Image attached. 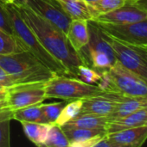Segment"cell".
<instances>
[{
  "instance_id": "cell-17",
  "label": "cell",
  "mask_w": 147,
  "mask_h": 147,
  "mask_svg": "<svg viewBox=\"0 0 147 147\" xmlns=\"http://www.w3.org/2000/svg\"><path fill=\"white\" fill-rule=\"evenodd\" d=\"M107 122V116H101L96 115H79L62 127L88 129H105Z\"/></svg>"
},
{
  "instance_id": "cell-10",
  "label": "cell",
  "mask_w": 147,
  "mask_h": 147,
  "mask_svg": "<svg viewBox=\"0 0 147 147\" xmlns=\"http://www.w3.org/2000/svg\"><path fill=\"white\" fill-rule=\"evenodd\" d=\"M147 18V9L128 0L126 3L114 10L101 14L93 19L98 22L126 24L133 23L146 20Z\"/></svg>"
},
{
  "instance_id": "cell-38",
  "label": "cell",
  "mask_w": 147,
  "mask_h": 147,
  "mask_svg": "<svg viewBox=\"0 0 147 147\" xmlns=\"http://www.w3.org/2000/svg\"><path fill=\"white\" fill-rule=\"evenodd\" d=\"M2 89H5V87H3V86L0 84V90H2Z\"/></svg>"
},
{
  "instance_id": "cell-25",
  "label": "cell",
  "mask_w": 147,
  "mask_h": 147,
  "mask_svg": "<svg viewBox=\"0 0 147 147\" xmlns=\"http://www.w3.org/2000/svg\"><path fill=\"white\" fill-rule=\"evenodd\" d=\"M65 101L60 102H53L49 104H42V110L45 117L46 122L49 124H54L57 120L61 111L65 106Z\"/></svg>"
},
{
  "instance_id": "cell-18",
  "label": "cell",
  "mask_w": 147,
  "mask_h": 147,
  "mask_svg": "<svg viewBox=\"0 0 147 147\" xmlns=\"http://www.w3.org/2000/svg\"><path fill=\"white\" fill-rule=\"evenodd\" d=\"M21 124L27 138L36 146H43L52 124L27 121H22Z\"/></svg>"
},
{
  "instance_id": "cell-16",
  "label": "cell",
  "mask_w": 147,
  "mask_h": 147,
  "mask_svg": "<svg viewBox=\"0 0 147 147\" xmlns=\"http://www.w3.org/2000/svg\"><path fill=\"white\" fill-rule=\"evenodd\" d=\"M146 107H147V97L128 96L121 94L114 111L109 116H107L108 121L125 117Z\"/></svg>"
},
{
  "instance_id": "cell-23",
  "label": "cell",
  "mask_w": 147,
  "mask_h": 147,
  "mask_svg": "<svg viewBox=\"0 0 147 147\" xmlns=\"http://www.w3.org/2000/svg\"><path fill=\"white\" fill-rule=\"evenodd\" d=\"M43 146L47 147H67L68 146V140L62 128V127L52 124L49 129L47 140Z\"/></svg>"
},
{
  "instance_id": "cell-28",
  "label": "cell",
  "mask_w": 147,
  "mask_h": 147,
  "mask_svg": "<svg viewBox=\"0 0 147 147\" xmlns=\"http://www.w3.org/2000/svg\"><path fill=\"white\" fill-rule=\"evenodd\" d=\"M0 30L4 31L14 38V30L11 26L10 18L7 15L6 10L3 8V3L0 2Z\"/></svg>"
},
{
  "instance_id": "cell-30",
  "label": "cell",
  "mask_w": 147,
  "mask_h": 147,
  "mask_svg": "<svg viewBox=\"0 0 147 147\" xmlns=\"http://www.w3.org/2000/svg\"><path fill=\"white\" fill-rule=\"evenodd\" d=\"M13 117V110L9 109L8 107L0 109V120L4 119H11Z\"/></svg>"
},
{
  "instance_id": "cell-31",
  "label": "cell",
  "mask_w": 147,
  "mask_h": 147,
  "mask_svg": "<svg viewBox=\"0 0 147 147\" xmlns=\"http://www.w3.org/2000/svg\"><path fill=\"white\" fill-rule=\"evenodd\" d=\"M94 147H114L113 145L108 140L107 137V134L95 145Z\"/></svg>"
},
{
  "instance_id": "cell-36",
  "label": "cell",
  "mask_w": 147,
  "mask_h": 147,
  "mask_svg": "<svg viewBox=\"0 0 147 147\" xmlns=\"http://www.w3.org/2000/svg\"><path fill=\"white\" fill-rule=\"evenodd\" d=\"M2 3H15V0H0Z\"/></svg>"
},
{
  "instance_id": "cell-1",
  "label": "cell",
  "mask_w": 147,
  "mask_h": 147,
  "mask_svg": "<svg viewBox=\"0 0 147 147\" xmlns=\"http://www.w3.org/2000/svg\"><path fill=\"white\" fill-rule=\"evenodd\" d=\"M18 12L26 24L33 31L43 47L76 78L77 69L84 65L80 54L69 43L67 36L52 23L37 15L27 5L17 6Z\"/></svg>"
},
{
  "instance_id": "cell-7",
  "label": "cell",
  "mask_w": 147,
  "mask_h": 147,
  "mask_svg": "<svg viewBox=\"0 0 147 147\" xmlns=\"http://www.w3.org/2000/svg\"><path fill=\"white\" fill-rule=\"evenodd\" d=\"M93 22L105 34L121 42L147 47V18L140 22L126 24Z\"/></svg>"
},
{
  "instance_id": "cell-5",
  "label": "cell",
  "mask_w": 147,
  "mask_h": 147,
  "mask_svg": "<svg viewBox=\"0 0 147 147\" xmlns=\"http://www.w3.org/2000/svg\"><path fill=\"white\" fill-rule=\"evenodd\" d=\"M105 34L117 60L147 83V47L126 44Z\"/></svg>"
},
{
  "instance_id": "cell-20",
  "label": "cell",
  "mask_w": 147,
  "mask_h": 147,
  "mask_svg": "<svg viewBox=\"0 0 147 147\" xmlns=\"http://www.w3.org/2000/svg\"><path fill=\"white\" fill-rule=\"evenodd\" d=\"M12 119L20 122H36V123H47L43 115L41 104L28 106L13 110Z\"/></svg>"
},
{
  "instance_id": "cell-2",
  "label": "cell",
  "mask_w": 147,
  "mask_h": 147,
  "mask_svg": "<svg viewBox=\"0 0 147 147\" xmlns=\"http://www.w3.org/2000/svg\"><path fill=\"white\" fill-rule=\"evenodd\" d=\"M14 30V39L22 51L32 53L57 76H69L67 68L56 60L41 44L30 28L20 16L15 3H3Z\"/></svg>"
},
{
  "instance_id": "cell-13",
  "label": "cell",
  "mask_w": 147,
  "mask_h": 147,
  "mask_svg": "<svg viewBox=\"0 0 147 147\" xmlns=\"http://www.w3.org/2000/svg\"><path fill=\"white\" fill-rule=\"evenodd\" d=\"M114 147H139L147 140V126L135 127L113 134H107Z\"/></svg>"
},
{
  "instance_id": "cell-26",
  "label": "cell",
  "mask_w": 147,
  "mask_h": 147,
  "mask_svg": "<svg viewBox=\"0 0 147 147\" xmlns=\"http://www.w3.org/2000/svg\"><path fill=\"white\" fill-rule=\"evenodd\" d=\"M22 51L18 47L16 40L5 33L0 30V55H6Z\"/></svg>"
},
{
  "instance_id": "cell-19",
  "label": "cell",
  "mask_w": 147,
  "mask_h": 147,
  "mask_svg": "<svg viewBox=\"0 0 147 147\" xmlns=\"http://www.w3.org/2000/svg\"><path fill=\"white\" fill-rule=\"evenodd\" d=\"M71 20H92L88 3L84 0H58Z\"/></svg>"
},
{
  "instance_id": "cell-15",
  "label": "cell",
  "mask_w": 147,
  "mask_h": 147,
  "mask_svg": "<svg viewBox=\"0 0 147 147\" xmlns=\"http://www.w3.org/2000/svg\"><path fill=\"white\" fill-rule=\"evenodd\" d=\"M67 38L73 48L79 53L89 41L88 21L72 20L68 27Z\"/></svg>"
},
{
  "instance_id": "cell-22",
  "label": "cell",
  "mask_w": 147,
  "mask_h": 147,
  "mask_svg": "<svg viewBox=\"0 0 147 147\" xmlns=\"http://www.w3.org/2000/svg\"><path fill=\"white\" fill-rule=\"evenodd\" d=\"M82 102H83L82 99H77V100L71 101L68 104H65V106L63 107L62 110L61 111L57 120L55 121V122L54 124H56V125L62 127V126L65 125L67 122H68L69 121L75 118L81 111Z\"/></svg>"
},
{
  "instance_id": "cell-37",
  "label": "cell",
  "mask_w": 147,
  "mask_h": 147,
  "mask_svg": "<svg viewBox=\"0 0 147 147\" xmlns=\"http://www.w3.org/2000/svg\"><path fill=\"white\" fill-rule=\"evenodd\" d=\"M87 3H93V2H95L97 0H84Z\"/></svg>"
},
{
  "instance_id": "cell-40",
  "label": "cell",
  "mask_w": 147,
  "mask_h": 147,
  "mask_svg": "<svg viewBox=\"0 0 147 147\" xmlns=\"http://www.w3.org/2000/svg\"><path fill=\"white\" fill-rule=\"evenodd\" d=\"M146 9H147V8H146Z\"/></svg>"
},
{
  "instance_id": "cell-32",
  "label": "cell",
  "mask_w": 147,
  "mask_h": 147,
  "mask_svg": "<svg viewBox=\"0 0 147 147\" xmlns=\"http://www.w3.org/2000/svg\"><path fill=\"white\" fill-rule=\"evenodd\" d=\"M132 1L138 5H140L146 9L147 8V0H132Z\"/></svg>"
},
{
  "instance_id": "cell-9",
  "label": "cell",
  "mask_w": 147,
  "mask_h": 147,
  "mask_svg": "<svg viewBox=\"0 0 147 147\" xmlns=\"http://www.w3.org/2000/svg\"><path fill=\"white\" fill-rule=\"evenodd\" d=\"M25 2L29 8L52 23L67 36L72 20L58 0H25Z\"/></svg>"
},
{
  "instance_id": "cell-4",
  "label": "cell",
  "mask_w": 147,
  "mask_h": 147,
  "mask_svg": "<svg viewBox=\"0 0 147 147\" xmlns=\"http://www.w3.org/2000/svg\"><path fill=\"white\" fill-rule=\"evenodd\" d=\"M44 89L46 99L55 98L63 101L85 99L105 93L96 84H89L75 78L57 75L45 83Z\"/></svg>"
},
{
  "instance_id": "cell-29",
  "label": "cell",
  "mask_w": 147,
  "mask_h": 147,
  "mask_svg": "<svg viewBox=\"0 0 147 147\" xmlns=\"http://www.w3.org/2000/svg\"><path fill=\"white\" fill-rule=\"evenodd\" d=\"M0 84L5 88H8L14 84L11 78L9 76V74L5 71V70L1 65H0Z\"/></svg>"
},
{
  "instance_id": "cell-21",
  "label": "cell",
  "mask_w": 147,
  "mask_h": 147,
  "mask_svg": "<svg viewBox=\"0 0 147 147\" xmlns=\"http://www.w3.org/2000/svg\"><path fill=\"white\" fill-rule=\"evenodd\" d=\"M128 0H97L88 3L92 20L98 16L114 10L126 3Z\"/></svg>"
},
{
  "instance_id": "cell-14",
  "label": "cell",
  "mask_w": 147,
  "mask_h": 147,
  "mask_svg": "<svg viewBox=\"0 0 147 147\" xmlns=\"http://www.w3.org/2000/svg\"><path fill=\"white\" fill-rule=\"evenodd\" d=\"M147 121V107L135 111L125 117L108 121L106 125L107 134H113L125 129L143 126Z\"/></svg>"
},
{
  "instance_id": "cell-24",
  "label": "cell",
  "mask_w": 147,
  "mask_h": 147,
  "mask_svg": "<svg viewBox=\"0 0 147 147\" xmlns=\"http://www.w3.org/2000/svg\"><path fill=\"white\" fill-rule=\"evenodd\" d=\"M101 72L86 65H81L77 69L76 78L80 79L84 83L97 85V84L101 80Z\"/></svg>"
},
{
  "instance_id": "cell-6",
  "label": "cell",
  "mask_w": 147,
  "mask_h": 147,
  "mask_svg": "<svg viewBox=\"0 0 147 147\" xmlns=\"http://www.w3.org/2000/svg\"><path fill=\"white\" fill-rule=\"evenodd\" d=\"M45 83L13 84L6 88L5 101L11 110L41 104L45 97Z\"/></svg>"
},
{
  "instance_id": "cell-33",
  "label": "cell",
  "mask_w": 147,
  "mask_h": 147,
  "mask_svg": "<svg viewBox=\"0 0 147 147\" xmlns=\"http://www.w3.org/2000/svg\"><path fill=\"white\" fill-rule=\"evenodd\" d=\"M6 97V88L0 90V100H5Z\"/></svg>"
},
{
  "instance_id": "cell-12",
  "label": "cell",
  "mask_w": 147,
  "mask_h": 147,
  "mask_svg": "<svg viewBox=\"0 0 147 147\" xmlns=\"http://www.w3.org/2000/svg\"><path fill=\"white\" fill-rule=\"evenodd\" d=\"M70 147H94L107 134L106 129L62 127Z\"/></svg>"
},
{
  "instance_id": "cell-27",
  "label": "cell",
  "mask_w": 147,
  "mask_h": 147,
  "mask_svg": "<svg viewBox=\"0 0 147 147\" xmlns=\"http://www.w3.org/2000/svg\"><path fill=\"white\" fill-rule=\"evenodd\" d=\"M11 119L0 120V147L10 146V124Z\"/></svg>"
},
{
  "instance_id": "cell-3",
  "label": "cell",
  "mask_w": 147,
  "mask_h": 147,
  "mask_svg": "<svg viewBox=\"0 0 147 147\" xmlns=\"http://www.w3.org/2000/svg\"><path fill=\"white\" fill-rule=\"evenodd\" d=\"M0 65L11 78L14 84L46 83L56 76L42 62L27 51L0 55Z\"/></svg>"
},
{
  "instance_id": "cell-11",
  "label": "cell",
  "mask_w": 147,
  "mask_h": 147,
  "mask_svg": "<svg viewBox=\"0 0 147 147\" xmlns=\"http://www.w3.org/2000/svg\"><path fill=\"white\" fill-rule=\"evenodd\" d=\"M120 96L121 93L119 92H105L82 99L83 102L79 115L109 116L117 107Z\"/></svg>"
},
{
  "instance_id": "cell-8",
  "label": "cell",
  "mask_w": 147,
  "mask_h": 147,
  "mask_svg": "<svg viewBox=\"0 0 147 147\" xmlns=\"http://www.w3.org/2000/svg\"><path fill=\"white\" fill-rule=\"evenodd\" d=\"M116 92L128 96L147 97V83L140 77L126 68L120 61L108 69Z\"/></svg>"
},
{
  "instance_id": "cell-39",
  "label": "cell",
  "mask_w": 147,
  "mask_h": 147,
  "mask_svg": "<svg viewBox=\"0 0 147 147\" xmlns=\"http://www.w3.org/2000/svg\"><path fill=\"white\" fill-rule=\"evenodd\" d=\"M145 125H146L147 126V121H146V124H145Z\"/></svg>"
},
{
  "instance_id": "cell-35",
  "label": "cell",
  "mask_w": 147,
  "mask_h": 147,
  "mask_svg": "<svg viewBox=\"0 0 147 147\" xmlns=\"http://www.w3.org/2000/svg\"><path fill=\"white\" fill-rule=\"evenodd\" d=\"M5 107H7L6 101L5 100H0V109L5 108Z\"/></svg>"
},
{
  "instance_id": "cell-34",
  "label": "cell",
  "mask_w": 147,
  "mask_h": 147,
  "mask_svg": "<svg viewBox=\"0 0 147 147\" xmlns=\"http://www.w3.org/2000/svg\"><path fill=\"white\" fill-rule=\"evenodd\" d=\"M15 4L17 6L26 5V2H25V0H15Z\"/></svg>"
}]
</instances>
